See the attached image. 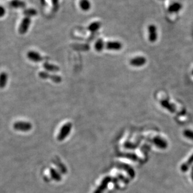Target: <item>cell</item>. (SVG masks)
<instances>
[{
    "instance_id": "obj_1",
    "label": "cell",
    "mask_w": 193,
    "mask_h": 193,
    "mask_svg": "<svg viewBox=\"0 0 193 193\" xmlns=\"http://www.w3.org/2000/svg\"><path fill=\"white\" fill-rule=\"evenodd\" d=\"M13 128L17 131L21 132H28L32 129V124L28 122L25 121H18L16 122L13 125Z\"/></svg>"
},
{
    "instance_id": "obj_2",
    "label": "cell",
    "mask_w": 193,
    "mask_h": 193,
    "mask_svg": "<svg viewBox=\"0 0 193 193\" xmlns=\"http://www.w3.org/2000/svg\"><path fill=\"white\" fill-rule=\"evenodd\" d=\"M72 129V124L71 122H68L62 125L61 130L58 135L57 139L59 141H62L65 139L67 136L70 134Z\"/></svg>"
},
{
    "instance_id": "obj_3",
    "label": "cell",
    "mask_w": 193,
    "mask_h": 193,
    "mask_svg": "<svg viewBox=\"0 0 193 193\" xmlns=\"http://www.w3.org/2000/svg\"><path fill=\"white\" fill-rule=\"evenodd\" d=\"M31 20L29 17H25L23 19L18 29L19 33L21 35H24L26 33L31 25Z\"/></svg>"
},
{
    "instance_id": "obj_4",
    "label": "cell",
    "mask_w": 193,
    "mask_h": 193,
    "mask_svg": "<svg viewBox=\"0 0 193 193\" xmlns=\"http://www.w3.org/2000/svg\"><path fill=\"white\" fill-rule=\"evenodd\" d=\"M148 39L149 40L154 43L157 39V28L154 25H149L148 27Z\"/></svg>"
},
{
    "instance_id": "obj_5",
    "label": "cell",
    "mask_w": 193,
    "mask_h": 193,
    "mask_svg": "<svg viewBox=\"0 0 193 193\" xmlns=\"http://www.w3.org/2000/svg\"><path fill=\"white\" fill-rule=\"evenodd\" d=\"M146 63V59L144 57H137L133 58L130 61L131 65L133 67H142L145 65Z\"/></svg>"
},
{
    "instance_id": "obj_6",
    "label": "cell",
    "mask_w": 193,
    "mask_h": 193,
    "mask_svg": "<svg viewBox=\"0 0 193 193\" xmlns=\"http://www.w3.org/2000/svg\"><path fill=\"white\" fill-rule=\"evenodd\" d=\"M111 180V177H109V176L106 177V178H104L103 179L100 185L94 191L93 193H103V191L107 188Z\"/></svg>"
},
{
    "instance_id": "obj_7",
    "label": "cell",
    "mask_w": 193,
    "mask_h": 193,
    "mask_svg": "<svg viewBox=\"0 0 193 193\" xmlns=\"http://www.w3.org/2000/svg\"><path fill=\"white\" fill-rule=\"evenodd\" d=\"M106 48L109 50H121V48L123 47L122 44L117 41H108L106 43L105 45Z\"/></svg>"
},
{
    "instance_id": "obj_8",
    "label": "cell",
    "mask_w": 193,
    "mask_h": 193,
    "mask_svg": "<svg viewBox=\"0 0 193 193\" xmlns=\"http://www.w3.org/2000/svg\"><path fill=\"white\" fill-rule=\"evenodd\" d=\"M154 144L155 146L159 148V149H166L168 147V143L167 142L163 139V138H161V137H156L153 139V140Z\"/></svg>"
},
{
    "instance_id": "obj_9",
    "label": "cell",
    "mask_w": 193,
    "mask_h": 193,
    "mask_svg": "<svg viewBox=\"0 0 193 193\" xmlns=\"http://www.w3.org/2000/svg\"><path fill=\"white\" fill-rule=\"evenodd\" d=\"M27 57L29 60L34 62H40L43 60V57L38 52L35 51H29L27 53Z\"/></svg>"
},
{
    "instance_id": "obj_10",
    "label": "cell",
    "mask_w": 193,
    "mask_h": 193,
    "mask_svg": "<svg viewBox=\"0 0 193 193\" xmlns=\"http://www.w3.org/2000/svg\"><path fill=\"white\" fill-rule=\"evenodd\" d=\"M8 76L6 72L0 73V89H4L7 84Z\"/></svg>"
},
{
    "instance_id": "obj_11",
    "label": "cell",
    "mask_w": 193,
    "mask_h": 193,
    "mask_svg": "<svg viewBox=\"0 0 193 193\" xmlns=\"http://www.w3.org/2000/svg\"><path fill=\"white\" fill-rule=\"evenodd\" d=\"M182 5L180 3H174L171 4L168 8L169 13H178L182 9Z\"/></svg>"
},
{
    "instance_id": "obj_12",
    "label": "cell",
    "mask_w": 193,
    "mask_h": 193,
    "mask_svg": "<svg viewBox=\"0 0 193 193\" xmlns=\"http://www.w3.org/2000/svg\"><path fill=\"white\" fill-rule=\"evenodd\" d=\"M9 5L14 8H24L26 6L25 3L20 0H12Z\"/></svg>"
},
{
    "instance_id": "obj_13",
    "label": "cell",
    "mask_w": 193,
    "mask_h": 193,
    "mask_svg": "<svg viewBox=\"0 0 193 193\" xmlns=\"http://www.w3.org/2000/svg\"><path fill=\"white\" fill-rule=\"evenodd\" d=\"M43 67L47 71H49V72H58L59 70V67H58L55 65H53V64H51V63H47V62H46L43 64Z\"/></svg>"
},
{
    "instance_id": "obj_14",
    "label": "cell",
    "mask_w": 193,
    "mask_h": 193,
    "mask_svg": "<svg viewBox=\"0 0 193 193\" xmlns=\"http://www.w3.org/2000/svg\"><path fill=\"white\" fill-rule=\"evenodd\" d=\"M161 105L165 108H166L168 110H169V112H171V113H175L176 108L171 103L169 102L167 100H163V101H161Z\"/></svg>"
},
{
    "instance_id": "obj_15",
    "label": "cell",
    "mask_w": 193,
    "mask_h": 193,
    "mask_svg": "<svg viewBox=\"0 0 193 193\" xmlns=\"http://www.w3.org/2000/svg\"><path fill=\"white\" fill-rule=\"evenodd\" d=\"M50 174L52 179L56 181H60L61 180V174L55 169L51 168L50 170Z\"/></svg>"
},
{
    "instance_id": "obj_16",
    "label": "cell",
    "mask_w": 193,
    "mask_h": 193,
    "mask_svg": "<svg viewBox=\"0 0 193 193\" xmlns=\"http://www.w3.org/2000/svg\"><path fill=\"white\" fill-rule=\"evenodd\" d=\"M79 6L83 11H88L91 8V3L89 0H80Z\"/></svg>"
},
{
    "instance_id": "obj_17",
    "label": "cell",
    "mask_w": 193,
    "mask_h": 193,
    "mask_svg": "<svg viewBox=\"0 0 193 193\" xmlns=\"http://www.w3.org/2000/svg\"><path fill=\"white\" fill-rule=\"evenodd\" d=\"M193 164V154H192L190 157L187 159V160L186 162H185V163H184L182 166H181V170L183 171H186L190 166H191Z\"/></svg>"
},
{
    "instance_id": "obj_18",
    "label": "cell",
    "mask_w": 193,
    "mask_h": 193,
    "mask_svg": "<svg viewBox=\"0 0 193 193\" xmlns=\"http://www.w3.org/2000/svg\"><path fill=\"white\" fill-rule=\"evenodd\" d=\"M104 42L102 39H98L96 41L95 45H94V48L95 50L97 52H101L103 50V48H104Z\"/></svg>"
},
{
    "instance_id": "obj_19",
    "label": "cell",
    "mask_w": 193,
    "mask_h": 193,
    "mask_svg": "<svg viewBox=\"0 0 193 193\" xmlns=\"http://www.w3.org/2000/svg\"><path fill=\"white\" fill-rule=\"evenodd\" d=\"M101 27V23L98 22H95L92 23H91L88 26V30L90 31L95 32L97 30H98Z\"/></svg>"
},
{
    "instance_id": "obj_20",
    "label": "cell",
    "mask_w": 193,
    "mask_h": 193,
    "mask_svg": "<svg viewBox=\"0 0 193 193\" xmlns=\"http://www.w3.org/2000/svg\"><path fill=\"white\" fill-rule=\"evenodd\" d=\"M37 13H38L37 11L33 8L27 9L23 11V14L26 16V17H29V18L31 17H33V16L36 15Z\"/></svg>"
},
{
    "instance_id": "obj_21",
    "label": "cell",
    "mask_w": 193,
    "mask_h": 193,
    "mask_svg": "<svg viewBox=\"0 0 193 193\" xmlns=\"http://www.w3.org/2000/svg\"><path fill=\"white\" fill-rule=\"evenodd\" d=\"M118 166H119V167L123 169L124 170L126 171L129 174H130V175L134 174L133 170L131 168L130 166H129L128 165L125 164H118Z\"/></svg>"
},
{
    "instance_id": "obj_22",
    "label": "cell",
    "mask_w": 193,
    "mask_h": 193,
    "mask_svg": "<svg viewBox=\"0 0 193 193\" xmlns=\"http://www.w3.org/2000/svg\"><path fill=\"white\" fill-rule=\"evenodd\" d=\"M49 78H50L53 82L56 84H59L62 81L61 77L57 75H50Z\"/></svg>"
},
{
    "instance_id": "obj_23",
    "label": "cell",
    "mask_w": 193,
    "mask_h": 193,
    "mask_svg": "<svg viewBox=\"0 0 193 193\" xmlns=\"http://www.w3.org/2000/svg\"><path fill=\"white\" fill-rule=\"evenodd\" d=\"M183 136L191 140H193V131L187 129L183 131Z\"/></svg>"
},
{
    "instance_id": "obj_24",
    "label": "cell",
    "mask_w": 193,
    "mask_h": 193,
    "mask_svg": "<svg viewBox=\"0 0 193 193\" xmlns=\"http://www.w3.org/2000/svg\"><path fill=\"white\" fill-rule=\"evenodd\" d=\"M124 146L126 148V149H136L137 147V145L133 144L131 142H127L124 144Z\"/></svg>"
},
{
    "instance_id": "obj_25",
    "label": "cell",
    "mask_w": 193,
    "mask_h": 193,
    "mask_svg": "<svg viewBox=\"0 0 193 193\" xmlns=\"http://www.w3.org/2000/svg\"><path fill=\"white\" fill-rule=\"evenodd\" d=\"M50 74L48 73L47 72H43V71H41L39 73V77L42 78V79H44V80H46V79H48L50 78Z\"/></svg>"
},
{
    "instance_id": "obj_26",
    "label": "cell",
    "mask_w": 193,
    "mask_h": 193,
    "mask_svg": "<svg viewBox=\"0 0 193 193\" xmlns=\"http://www.w3.org/2000/svg\"><path fill=\"white\" fill-rule=\"evenodd\" d=\"M5 13H6L5 8L2 6H0V18L3 17L5 14Z\"/></svg>"
},
{
    "instance_id": "obj_27",
    "label": "cell",
    "mask_w": 193,
    "mask_h": 193,
    "mask_svg": "<svg viewBox=\"0 0 193 193\" xmlns=\"http://www.w3.org/2000/svg\"><path fill=\"white\" fill-rule=\"evenodd\" d=\"M52 3L54 6H56L58 3V0H52Z\"/></svg>"
},
{
    "instance_id": "obj_28",
    "label": "cell",
    "mask_w": 193,
    "mask_h": 193,
    "mask_svg": "<svg viewBox=\"0 0 193 193\" xmlns=\"http://www.w3.org/2000/svg\"><path fill=\"white\" fill-rule=\"evenodd\" d=\"M192 75H193V70H192Z\"/></svg>"
}]
</instances>
